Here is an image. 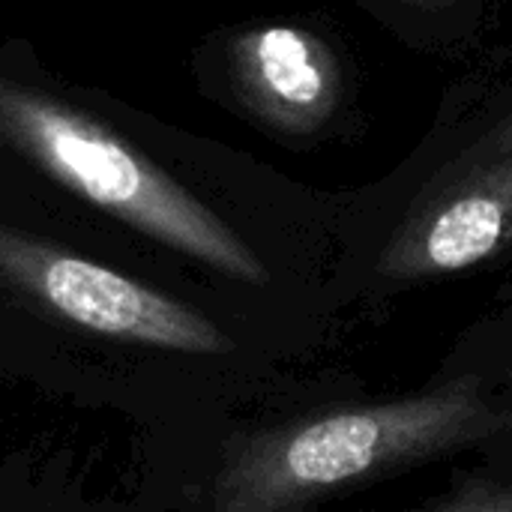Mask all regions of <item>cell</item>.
Instances as JSON below:
<instances>
[{"label":"cell","mask_w":512,"mask_h":512,"mask_svg":"<svg viewBox=\"0 0 512 512\" xmlns=\"http://www.w3.org/2000/svg\"><path fill=\"white\" fill-rule=\"evenodd\" d=\"M483 423L486 414L468 384L426 399L327 414L240 447L201 512H288L378 468L447 447Z\"/></svg>","instance_id":"obj_2"},{"label":"cell","mask_w":512,"mask_h":512,"mask_svg":"<svg viewBox=\"0 0 512 512\" xmlns=\"http://www.w3.org/2000/svg\"><path fill=\"white\" fill-rule=\"evenodd\" d=\"M240 102L267 126L291 135L321 129L342 96L339 60L324 39L294 24H267L231 42Z\"/></svg>","instance_id":"obj_5"},{"label":"cell","mask_w":512,"mask_h":512,"mask_svg":"<svg viewBox=\"0 0 512 512\" xmlns=\"http://www.w3.org/2000/svg\"><path fill=\"white\" fill-rule=\"evenodd\" d=\"M405 3H417V6H441V3H450V0H405Z\"/></svg>","instance_id":"obj_7"},{"label":"cell","mask_w":512,"mask_h":512,"mask_svg":"<svg viewBox=\"0 0 512 512\" xmlns=\"http://www.w3.org/2000/svg\"><path fill=\"white\" fill-rule=\"evenodd\" d=\"M471 512H512V498H504V501H489L486 507H477V510Z\"/></svg>","instance_id":"obj_6"},{"label":"cell","mask_w":512,"mask_h":512,"mask_svg":"<svg viewBox=\"0 0 512 512\" xmlns=\"http://www.w3.org/2000/svg\"><path fill=\"white\" fill-rule=\"evenodd\" d=\"M0 279L51 315L108 339L180 354L231 351V339L201 312L6 225H0Z\"/></svg>","instance_id":"obj_3"},{"label":"cell","mask_w":512,"mask_h":512,"mask_svg":"<svg viewBox=\"0 0 512 512\" xmlns=\"http://www.w3.org/2000/svg\"><path fill=\"white\" fill-rule=\"evenodd\" d=\"M0 144L135 231L231 279L267 282L261 258L207 204L96 117L0 78Z\"/></svg>","instance_id":"obj_1"},{"label":"cell","mask_w":512,"mask_h":512,"mask_svg":"<svg viewBox=\"0 0 512 512\" xmlns=\"http://www.w3.org/2000/svg\"><path fill=\"white\" fill-rule=\"evenodd\" d=\"M512 246V114L459 150L411 201L387 252L399 279L477 267Z\"/></svg>","instance_id":"obj_4"}]
</instances>
